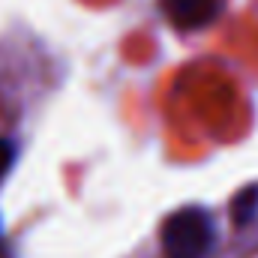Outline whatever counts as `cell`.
<instances>
[{"mask_svg": "<svg viewBox=\"0 0 258 258\" xmlns=\"http://www.w3.org/2000/svg\"><path fill=\"white\" fill-rule=\"evenodd\" d=\"M165 258H207L216 243V222L204 207L174 210L159 231Z\"/></svg>", "mask_w": 258, "mask_h": 258, "instance_id": "obj_1", "label": "cell"}, {"mask_svg": "<svg viewBox=\"0 0 258 258\" xmlns=\"http://www.w3.org/2000/svg\"><path fill=\"white\" fill-rule=\"evenodd\" d=\"M159 9L174 30L189 33V30H201L219 18L222 0H159Z\"/></svg>", "mask_w": 258, "mask_h": 258, "instance_id": "obj_2", "label": "cell"}, {"mask_svg": "<svg viewBox=\"0 0 258 258\" xmlns=\"http://www.w3.org/2000/svg\"><path fill=\"white\" fill-rule=\"evenodd\" d=\"M255 216H258V186L252 183V186H246V189H240L234 195V201H231V222L237 228H243Z\"/></svg>", "mask_w": 258, "mask_h": 258, "instance_id": "obj_3", "label": "cell"}, {"mask_svg": "<svg viewBox=\"0 0 258 258\" xmlns=\"http://www.w3.org/2000/svg\"><path fill=\"white\" fill-rule=\"evenodd\" d=\"M12 159H15V147H12L9 141H3V138H0V174L12 165Z\"/></svg>", "mask_w": 258, "mask_h": 258, "instance_id": "obj_4", "label": "cell"}]
</instances>
